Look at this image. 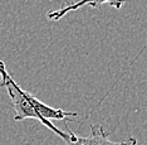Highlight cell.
<instances>
[{
	"instance_id": "2",
	"label": "cell",
	"mask_w": 147,
	"mask_h": 145,
	"mask_svg": "<svg viewBox=\"0 0 147 145\" xmlns=\"http://www.w3.org/2000/svg\"><path fill=\"white\" fill-rule=\"evenodd\" d=\"M68 138L64 141L65 145H137L135 136H128L121 141H113L109 139V133L102 125H91V134L88 136L76 135L72 130L67 129Z\"/></svg>"
},
{
	"instance_id": "3",
	"label": "cell",
	"mask_w": 147,
	"mask_h": 145,
	"mask_svg": "<svg viewBox=\"0 0 147 145\" xmlns=\"http://www.w3.org/2000/svg\"><path fill=\"white\" fill-rule=\"evenodd\" d=\"M126 3V0H78V1L73 3V4H69L67 6H63V8L58 9V10H53V12H49L47 14V18L49 20H53V22H58L62 18L71 12H76V10L83 8V6H91V8H101L103 4H108L109 6L115 9H121L123 4Z\"/></svg>"
},
{
	"instance_id": "1",
	"label": "cell",
	"mask_w": 147,
	"mask_h": 145,
	"mask_svg": "<svg viewBox=\"0 0 147 145\" xmlns=\"http://www.w3.org/2000/svg\"><path fill=\"white\" fill-rule=\"evenodd\" d=\"M0 87H3L6 91L10 99L15 121H23L26 119L38 120L43 126L49 129L55 135H58L63 141L67 140L68 133L55 127L52 120H74L78 116L76 112L48 106L44 102H42L36 96L23 90L10 76L6 65L3 61H0Z\"/></svg>"
}]
</instances>
